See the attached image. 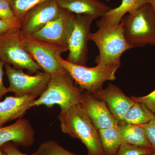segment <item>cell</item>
Listing matches in <instances>:
<instances>
[{"instance_id":"6da1fadb","label":"cell","mask_w":155,"mask_h":155,"mask_svg":"<svg viewBox=\"0 0 155 155\" xmlns=\"http://www.w3.org/2000/svg\"><path fill=\"white\" fill-rule=\"evenodd\" d=\"M61 130L78 139L86 147L89 155H104L98 130L81 104L61 109L58 116Z\"/></svg>"},{"instance_id":"7a4b0ae2","label":"cell","mask_w":155,"mask_h":155,"mask_svg":"<svg viewBox=\"0 0 155 155\" xmlns=\"http://www.w3.org/2000/svg\"><path fill=\"white\" fill-rule=\"evenodd\" d=\"M51 76L44 92L34 101L31 108L41 105L51 108L58 105L64 109L81 104L83 93L67 71Z\"/></svg>"},{"instance_id":"3957f363","label":"cell","mask_w":155,"mask_h":155,"mask_svg":"<svg viewBox=\"0 0 155 155\" xmlns=\"http://www.w3.org/2000/svg\"><path fill=\"white\" fill-rule=\"evenodd\" d=\"M120 22L125 38L132 48L155 45V15L149 4L130 11Z\"/></svg>"},{"instance_id":"277c9868","label":"cell","mask_w":155,"mask_h":155,"mask_svg":"<svg viewBox=\"0 0 155 155\" xmlns=\"http://www.w3.org/2000/svg\"><path fill=\"white\" fill-rule=\"evenodd\" d=\"M98 28L95 32L91 33L89 38L99 51L95 62L97 65H121L122 54L132 48L124 36L122 23Z\"/></svg>"},{"instance_id":"5b68a950","label":"cell","mask_w":155,"mask_h":155,"mask_svg":"<svg viewBox=\"0 0 155 155\" xmlns=\"http://www.w3.org/2000/svg\"><path fill=\"white\" fill-rule=\"evenodd\" d=\"M59 64L68 72L75 84L81 90L94 94L103 89V85L107 81L116 80L115 74L121 65H97L88 67L70 63L61 55L57 56Z\"/></svg>"},{"instance_id":"8992f818","label":"cell","mask_w":155,"mask_h":155,"mask_svg":"<svg viewBox=\"0 0 155 155\" xmlns=\"http://www.w3.org/2000/svg\"><path fill=\"white\" fill-rule=\"evenodd\" d=\"M0 61L15 69H26L31 73L41 69L23 47L19 28L0 34Z\"/></svg>"},{"instance_id":"52a82bcc","label":"cell","mask_w":155,"mask_h":155,"mask_svg":"<svg viewBox=\"0 0 155 155\" xmlns=\"http://www.w3.org/2000/svg\"><path fill=\"white\" fill-rule=\"evenodd\" d=\"M23 47L44 72L51 76L66 71L61 67L57 56L68 51V48L21 34Z\"/></svg>"},{"instance_id":"ba28073f","label":"cell","mask_w":155,"mask_h":155,"mask_svg":"<svg viewBox=\"0 0 155 155\" xmlns=\"http://www.w3.org/2000/svg\"><path fill=\"white\" fill-rule=\"evenodd\" d=\"M5 68L9 81L8 92L17 97L27 96L36 99L44 92L51 77L46 72L39 71L35 75H29L8 64H5Z\"/></svg>"},{"instance_id":"9c48e42d","label":"cell","mask_w":155,"mask_h":155,"mask_svg":"<svg viewBox=\"0 0 155 155\" xmlns=\"http://www.w3.org/2000/svg\"><path fill=\"white\" fill-rule=\"evenodd\" d=\"M94 17L87 15H76L67 41L69 54L67 60L72 64L85 66L88 57L87 42L91 26Z\"/></svg>"},{"instance_id":"30bf717a","label":"cell","mask_w":155,"mask_h":155,"mask_svg":"<svg viewBox=\"0 0 155 155\" xmlns=\"http://www.w3.org/2000/svg\"><path fill=\"white\" fill-rule=\"evenodd\" d=\"M62 11L57 0H49L35 6L22 19L20 28L21 35L32 36L48 22L58 18Z\"/></svg>"},{"instance_id":"8fae6325","label":"cell","mask_w":155,"mask_h":155,"mask_svg":"<svg viewBox=\"0 0 155 155\" xmlns=\"http://www.w3.org/2000/svg\"><path fill=\"white\" fill-rule=\"evenodd\" d=\"M75 16V14L62 9L58 18L48 22L41 30L31 36L67 47V41Z\"/></svg>"},{"instance_id":"7c38bea8","label":"cell","mask_w":155,"mask_h":155,"mask_svg":"<svg viewBox=\"0 0 155 155\" xmlns=\"http://www.w3.org/2000/svg\"><path fill=\"white\" fill-rule=\"evenodd\" d=\"M81 104L97 130L117 127L119 122L104 101L87 92L83 93Z\"/></svg>"},{"instance_id":"4fadbf2b","label":"cell","mask_w":155,"mask_h":155,"mask_svg":"<svg viewBox=\"0 0 155 155\" xmlns=\"http://www.w3.org/2000/svg\"><path fill=\"white\" fill-rule=\"evenodd\" d=\"M35 136L32 125L25 119L20 118L11 125L0 127V146L11 142L17 146L28 147L34 143Z\"/></svg>"},{"instance_id":"5bb4252c","label":"cell","mask_w":155,"mask_h":155,"mask_svg":"<svg viewBox=\"0 0 155 155\" xmlns=\"http://www.w3.org/2000/svg\"><path fill=\"white\" fill-rule=\"evenodd\" d=\"M94 95L106 103L119 124L122 123L125 114L135 103L119 87L111 83L105 89H103Z\"/></svg>"},{"instance_id":"9a60e30c","label":"cell","mask_w":155,"mask_h":155,"mask_svg":"<svg viewBox=\"0 0 155 155\" xmlns=\"http://www.w3.org/2000/svg\"><path fill=\"white\" fill-rule=\"evenodd\" d=\"M36 99L33 97L8 96L0 101V127L7 122L20 119Z\"/></svg>"},{"instance_id":"2e32d148","label":"cell","mask_w":155,"mask_h":155,"mask_svg":"<svg viewBox=\"0 0 155 155\" xmlns=\"http://www.w3.org/2000/svg\"><path fill=\"white\" fill-rule=\"evenodd\" d=\"M61 8L76 15H87L94 19L102 17L112 8L100 0H57Z\"/></svg>"},{"instance_id":"e0dca14e","label":"cell","mask_w":155,"mask_h":155,"mask_svg":"<svg viewBox=\"0 0 155 155\" xmlns=\"http://www.w3.org/2000/svg\"><path fill=\"white\" fill-rule=\"evenodd\" d=\"M146 0H122L120 5L111 9L97 22L98 28L102 26L118 25L125 14L146 4Z\"/></svg>"},{"instance_id":"ac0fdd59","label":"cell","mask_w":155,"mask_h":155,"mask_svg":"<svg viewBox=\"0 0 155 155\" xmlns=\"http://www.w3.org/2000/svg\"><path fill=\"white\" fill-rule=\"evenodd\" d=\"M121 141L137 146L153 149L140 125L121 123L118 125Z\"/></svg>"},{"instance_id":"d6986e66","label":"cell","mask_w":155,"mask_h":155,"mask_svg":"<svg viewBox=\"0 0 155 155\" xmlns=\"http://www.w3.org/2000/svg\"><path fill=\"white\" fill-rule=\"evenodd\" d=\"M98 130L104 155H117L122 143L118 126Z\"/></svg>"},{"instance_id":"ffe728a7","label":"cell","mask_w":155,"mask_h":155,"mask_svg":"<svg viewBox=\"0 0 155 155\" xmlns=\"http://www.w3.org/2000/svg\"><path fill=\"white\" fill-rule=\"evenodd\" d=\"M155 117V113L150 110L144 104L135 102L134 105L125 114L121 123L137 125H144Z\"/></svg>"},{"instance_id":"44dd1931","label":"cell","mask_w":155,"mask_h":155,"mask_svg":"<svg viewBox=\"0 0 155 155\" xmlns=\"http://www.w3.org/2000/svg\"><path fill=\"white\" fill-rule=\"evenodd\" d=\"M49 0H8L16 17L22 22L26 13L38 4Z\"/></svg>"},{"instance_id":"7402d4cb","label":"cell","mask_w":155,"mask_h":155,"mask_svg":"<svg viewBox=\"0 0 155 155\" xmlns=\"http://www.w3.org/2000/svg\"><path fill=\"white\" fill-rule=\"evenodd\" d=\"M30 155H77L67 150L57 142L50 140L42 143L40 145L36 151Z\"/></svg>"},{"instance_id":"603a6c76","label":"cell","mask_w":155,"mask_h":155,"mask_svg":"<svg viewBox=\"0 0 155 155\" xmlns=\"http://www.w3.org/2000/svg\"><path fill=\"white\" fill-rule=\"evenodd\" d=\"M154 152L153 149L142 147L122 142L117 155H147Z\"/></svg>"},{"instance_id":"cb8c5ba5","label":"cell","mask_w":155,"mask_h":155,"mask_svg":"<svg viewBox=\"0 0 155 155\" xmlns=\"http://www.w3.org/2000/svg\"><path fill=\"white\" fill-rule=\"evenodd\" d=\"M0 19L21 25L22 22L16 17L8 0H0Z\"/></svg>"},{"instance_id":"d4e9b609","label":"cell","mask_w":155,"mask_h":155,"mask_svg":"<svg viewBox=\"0 0 155 155\" xmlns=\"http://www.w3.org/2000/svg\"><path fill=\"white\" fill-rule=\"evenodd\" d=\"M140 125L143 128L147 139L155 152V117L147 124Z\"/></svg>"},{"instance_id":"484cf974","label":"cell","mask_w":155,"mask_h":155,"mask_svg":"<svg viewBox=\"0 0 155 155\" xmlns=\"http://www.w3.org/2000/svg\"><path fill=\"white\" fill-rule=\"evenodd\" d=\"M134 102L144 104L150 110L155 113V90L149 94L143 97H131Z\"/></svg>"},{"instance_id":"4316f807","label":"cell","mask_w":155,"mask_h":155,"mask_svg":"<svg viewBox=\"0 0 155 155\" xmlns=\"http://www.w3.org/2000/svg\"><path fill=\"white\" fill-rule=\"evenodd\" d=\"M2 146L8 155H28L22 152L17 145L11 142L6 143Z\"/></svg>"},{"instance_id":"83f0119b","label":"cell","mask_w":155,"mask_h":155,"mask_svg":"<svg viewBox=\"0 0 155 155\" xmlns=\"http://www.w3.org/2000/svg\"><path fill=\"white\" fill-rule=\"evenodd\" d=\"M21 25L11 21L0 19V34L5 33L14 28H20Z\"/></svg>"},{"instance_id":"f1b7e54d","label":"cell","mask_w":155,"mask_h":155,"mask_svg":"<svg viewBox=\"0 0 155 155\" xmlns=\"http://www.w3.org/2000/svg\"><path fill=\"white\" fill-rule=\"evenodd\" d=\"M5 63L0 61V101L2 100L3 96L8 92V87H6L3 82V75H4V67Z\"/></svg>"},{"instance_id":"f546056e","label":"cell","mask_w":155,"mask_h":155,"mask_svg":"<svg viewBox=\"0 0 155 155\" xmlns=\"http://www.w3.org/2000/svg\"><path fill=\"white\" fill-rule=\"evenodd\" d=\"M147 3L149 4L151 7L155 15V0H146Z\"/></svg>"},{"instance_id":"4dcf8cb0","label":"cell","mask_w":155,"mask_h":155,"mask_svg":"<svg viewBox=\"0 0 155 155\" xmlns=\"http://www.w3.org/2000/svg\"><path fill=\"white\" fill-rule=\"evenodd\" d=\"M0 155H8V153L3 148L2 146H0Z\"/></svg>"},{"instance_id":"1f68e13d","label":"cell","mask_w":155,"mask_h":155,"mask_svg":"<svg viewBox=\"0 0 155 155\" xmlns=\"http://www.w3.org/2000/svg\"><path fill=\"white\" fill-rule=\"evenodd\" d=\"M151 155H155V152L153 153Z\"/></svg>"},{"instance_id":"d6a6232c","label":"cell","mask_w":155,"mask_h":155,"mask_svg":"<svg viewBox=\"0 0 155 155\" xmlns=\"http://www.w3.org/2000/svg\"><path fill=\"white\" fill-rule=\"evenodd\" d=\"M106 1H107V2H109V1H110V0H106Z\"/></svg>"},{"instance_id":"836d02e7","label":"cell","mask_w":155,"mask_h":155,"mask_svg":"<svg viewBox=\"0 0 155 155\" xmlns=\"http://www.w3.org/2000/svg\"><path fill=\"white\" fill-rule=\"evenodd\" d=\"M151 155V154H149V155Z\"/></svg>"}]
</instances>
